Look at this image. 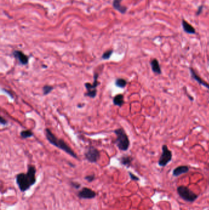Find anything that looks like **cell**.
<instances>
[{
  "mask_svg": "<svg viewBox=\"0 0 209 210\" xmlns=\"http://www.w3.org/2000/svg\"><path fill=\"white\" fill-rule=\"evenodd\" d=\"M36 169L33 165L28 166L27 173H20L16 177V181L21 191H26L36 182Z\"/></svg>",
  "mask_w": 209,
  "mask_h": 210,
  "instance_id": "1",
  "label": "cell"
},
{
  "mask_svg": "<svg viewBox=\"0 0 209 210\" xmlns=\"http://www.w3.org/2000/svg\"><path fill=\"white\" fill-rule=\"evenodd\" d=\"M45 134L47 140L48 141L52 144V145L55 146L56 148L63 150L67 154H69L71 156H72L74 158L77 159V155L75 153V152L70 148V146L68 145V144L61 139H58L57 137H56L55 135L50 131V129L46 128L45 130Z\"/></svg>",
  "mask_w": 209,
  "mask_h": 210,
  "instance_id": "2",
  "label": "cell"
},
{
  "mask_svg": "<svg viewBox=\"0 0 209 210\" xmlns=\"http://www.w3.org/2000/svg\"><path fill=\"white\" fill-rule=\"evenodd\" d=\"M116 135L115 144L120 151H126L130 146V141L123 128H120L114 130Z\"/></svg>",
  "mask_w": 209,
  "mask_h": 210,
  "instance_id": "3",
  "label": "cell"
},
{
  "mask_svg": "<svg viewBox=\"0 0 209 210\" xmlns=\"http://www.w3.org/2000/svg\"><path fill=\"white\" fill-rule=\"evenodd\" d=\"M177 191L179 196L185 201L188 202H194L199 197L190 189L185 186H179Z\"/></svg>",
  "mask_w": 209,
  "mask_h": 210,
  "instance_id": "4",
  "label": "cell"
},
{
  "mask_svg": "<svg viewBox=\"0 0 209 210\" xmlns=\"http://www.w3.org/2000/svg\"><path fill=\"white\" fill-rule=\"evenodd\" d=\"M99 74L97 73H94V82L93 84L85 83V87L86 89V92L85 94V97H88L91 98H95L97 95V87L100 84L98 82Z\"/></svg>",
  "mask_w": 209,
  "mask_h": 210,
  "instance_id": "5",
  "label": "cell"
},
{
  "mask_svg": "<svg viewBox=\"0 0 209 210\" xmlns=\"http://www.w3.org/2000/svg\"><path fill=\"white\" fill-rule=\"evenodd\" d=\"M172 153L168 148L166 144L162 146V153L158 160V165L161 167H165L172 160Z\"/></svg>",
  "mask_w": 209,
  "mask_h": 210,
  "instance_id": "6",
  "label": "cell"
},
{
  "mask_svg": "<svg viewBox=\"0 0 209 210\" xmlns=\"http://www.w3.org/2000/svg\"><path fill=\"white\" fill-rule=\"evenodd\" d=\"M85 157L88 161L91 163H96L100 159L101 154L95 147L89 146L86 148L85 152Z\"/></svg>",
  "mask_w": 209,
  "mask_h": 210,
  "instance_id": "7",
  "label": "cell"
},
{
  "mask_svg": "<svg viewBox=\"0 0 209 210\" xmlns=\"http://www.w3.org/2000/svg\"><path fill=\"white\" fill-rule=\"evenodd\" d=\"M14 58H15L22 65H27L29 62V57L25 55L20 51H14L13 53Z\"/></svg>",
  "mask_w": 209,
  "mask_h": 210,
  "instance_id": "8",
  "label": "cell"
},
{
  "mask_svg": "<svg viewBox=\"0 0 209 210\" xmlns=\"http://www.w3.org/2000/svg\"><path fill=\"white\" fill-rule=\"evenodd\" d=\"M189 70L190 71V74H191V78H192L194 80H195L196 81L198 84L203 85L204 87H205L206 88H207V89H209V83H207L205 80L202 79L198 75V74L196 72L195 70H194L193 68H190Z\"/></svg>",
  "mask_w": 209,
  "mask_h": 210,
  "instance_id": "9",
  "label": "cell"
},
{
  "mask_svg": "<svg viewBox=\"0 0 209 210\" xmlns=\"http://www.w3.org/2000/svg\"><path fill=\"white\" fill-rule=\"evenodd\" d=\"M78 196L82 198L90 199V198H93L96 196V193L91 189L85 187L79 192Z\"/></svg>",
  "mask_w": 209,
  "mask_h": 210,
  "instance_id": "10",
  "label": "cell"
},
{
  "mask_svg": "<svg viewBox=\"0 0 209 210\" xmlns=\"http://www.w3.org/2000/svg\"><path fill=\"white\" fill-rule=\"evenodd\" d=\"M190 168L187 165H180L174 169L172 175L175 177H178L183 174L186 173L189 171Z\"/></svg>",
  "mask_w": 209,
  "mask_h": 210,
  "instance_id": "11",
  "label": "cell"
},
{
  "mask_svg": "<svg viewBox=\"0 0 209 210\" xmlns=\"http://www.w3.org/2000/svg\"><path fill=\"white\" fill-rule=\"evenodd\" d=\"M150 63L152 70L155 74H157V75L161 74L162 73L161 68L159 65V61L156 58H153L150 61Z\"/></svg>",
  "mask_w": 209,
  "mask_h": 210,
  "instance_id": "12",
  "label": "cell"
},
{
  "mask_svg": "<svg viewBox=\"0 0 209 210\" xmlns=\"http://www.w3.org/2000/svg\"><path fill=\"white\" fill-rule=\"evenodd\" d=\"M181 25H182L183 31L185 33H186L188 34H190V35H194V34H195L196 30L195 27H193L190 24H189L185 20H184V19L182 20V21H181Z\"/></svg>",
  "mask_w": 209,
  "mask_h": 210,
  "instance_id": "13",
  "label": "cell"
},
{
  "mask_svg": "<svg viewBox=\"0 0 209 210\" xmlns=\"http://www.w3.org/2000/svg\"><path fill=\"white\" fill-rule=\"evenodd\" d=\"M122 0H113V8L120 12L122 14H125L127 11V8L124 6H122L121 3Z\"/></svg>",
  "mask_w": 209,
  "mask_h": 210,
  "instance_id": "14",
  "label": "cell"
},
{
  "mask_svg": "<svg viewBox=\"0 0 209 210\" xmlns=\"http://www.w3.org/2000/svg\"><path fill=\"white\" fill-rule=\"evenodd\" d=\"M113 103L114 105L122 107L125 103L124 95L122 94H118L115 95L113 98Z\"/></svg>",
  "mask_w": 209,
  "mask_h": 210,
  "instance_id": "15",
  "label": "cell"
},
{
  "mask_svg": "<svg viewBox=\"0 0 209 210\" xmlns=\"http://www.w3.org/2000/svg\"><path fill=\"white\" fill-rule=\"evenodd\" d=\"M133 159L132 157L129 155H124L120 158V162L122 165L127 167H129L131 165Z\"/></svg>",
  "mask_w": 209,
  "mask_h": 210,
  "instance_id": "16",
  "label": "cell"
},
{
  "mask_svg": "<svg viewBox=\"0 0 209 210\" xmlns=\"http://www.w3.org/2000/svg\"><path fill=\"white\" fill-rule=\"evenodd\" d=\"M20 135L22 138L23 139H27L28 138L32 137L34 135L33 132L31 130H23L20 133Z\"/></svg>",
  "mask_w": 209,
  "mask_h": 210,
  "instance_id": "17",
  "label": "cell"
},
{
  "mask_svg": "<svg viewBox=\"0 0 209 210\" xmlns=\"http://www.w3.org/2000/svg\"><path fill=\"white\" fill-rule=\"evenodd\" d=\"M127 81L123 78H118L115 81V85L120 88H125L127 85Z\"/></svg>",
  "mask_w": 209,
  "mask_h": 210,
  "instance_id": "18",
  "label": "cell"
},
{
  "mask_svg": "<svg viewBox=\"0 0 209 210\" xmlns=\"http://www.w3.org/2000/svg\"><path fill=\"white\" fill-rule=\"evenodd\" d=\"M54 89V87L49 85H45L42 87V92L44 95H47L49 94H50Z\"/></svg>",
  "mask_w": 209,
  "mask_h": 210,
  "instance_id": "19",
  "label": "cell"
},
{
  "mask_svg": "<svg viewBox=\"0 0 209 210\" xmlns=\"http://www.w3.org/2000/svg\"><path fill=\"white\" fill-rule=\"evenodd\" d=\"M113 54V50H108L106 51L105 52H104V54L102 55L101 58L104 60H109L111 57L112 54Z\"/></svg>",
  "mask_w": 209,
  "mask_h": 210,
  "instance_id": "20",
  "label": "cell"
},
{
  "mask_svg": "<svg viewBox=\"0 0 209 210\" xmlns=\"http://www.w3.org/2000/svg\"><path fill=\"white\" fill-rule=\"evenodd\" d=\"M129 175L130 178H131V179L132 180H133V181H138L139 180V178L138 176H136V175H134V174H133L132 173L129 172Z\"/></svg>",
  "mask_w": 209,
  "mask_h": 210,
  "instance_id": "21",
  "label": "cell"
},
{
  "mask_svg": "<svg viewBox=\"0 0 209 210\" xmlns=\"http://www.w3.org/2000/svg\"><path fill=\"white\" fill-rule=\"evenodd\" d=\"M0 124L2 125V126H6L8 125V121L4 119L3 118L2 116L0 117Z\"/></svg>",
  "mask_w": 209,
  "mask_h": 210,
  "instance_id": "22",
  "label": "cell"
},
{
  "mask_svg": "<svg viewBox=\"0 0 209 210\" xmlns=\"http://www.w3.org/2000/svg\"><path fill=\"white\" fill-rule=\"evenodd\" d=\"M94 178H95V175H88V176H87L85 177V179H86L88 181H89V182L92 181L94 180Z\"/></svg>",
  "mask_w": 209,
  "mask_h": 210,
  "instance_id": "23",
  "label": "cell"
},
{
  "mask_svg": "<svg viewBox=\"0 0 209 210\" xmlns=\"http://www.w3.org/2000/svg\"><path fill=\"white\" fill-rule=\"evenodd\" d=\"M202 10H203V6H200L197 9V11L196 13V14L197 15H199L201 14L202 12Z\"/></svg>",
  "mask_w": 209,
  "mask_h": 210,
  "instance_id": "24",
  "label": "cell"
},
{
  "mask_svg": "<svg viewBox=\"0 0 209 210\" xmlns=\"http://www.w3.org/2000/svg\"></svg>",
  "mask_w": 209,
  "mask_h": 210,
  "instance_id": "25",
  "label": "cell"
}]
</instances>
